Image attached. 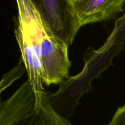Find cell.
I'll return each instance as SVG.
<instances>
[{"instance_id": "52a82bcc", "label": "cell", "mask_w": 125, "mask_h": 125, "mask_svg": "<svg viewBox=\"0 0 125 125\" xmlns=\"http://www.w3.org/2000/svg\"><path fill=\"white\" fill-rule=\"evenodd\" d=\"M73 1H74V2H75V1H78V0H73Z\"/></svg>"}, {"instance_id": "7a4b0ae2", "label": "cell", "mask_w": 125, "mask_h": 125, "mask_svg": "<svg viewBox=\"0 0 125 125\" xmlns=\"http://www.w3.org/2000/svg\"><path fill=\"white\" fill-rule=\"evenodd\" d=\"M0 125H73L53 107L45 91L40 103L28 81L0 104Z\"/></svg>"}, {"instance_id": "277c9868", "label": "cell", "mask_w": 125, "mask_h": 125, "mask_svg": "<svg viewBox=\"0 0 125 125\" xmlns=\"http://www.w3.org/2000/svg\"><path fill=\"white\" fill-rule=\"evenodd\" d=\"M125 0H78L74 7L81 26L113 19L124 11Z\"/></svg>"}, {"instance_id": "8992f818", "label": "cell", "mask_w": 125, "mask_h": 125, "mask_svg": "<svg viewBox=\"0 0 125 125\" xmlns=\"http://www.w3.org/2000/svg\"><path fill=\"white\" fill-rule=\"evenodd\" d=\"M109 125H125V104L117 110Z\"/></svg>"}, {"instance_id": "3957f363", "label": "cell", "mask_w": 125, "mask_h": 125, "mask_svg": "<svg viewBox=\"0 0 125 125\" xmlns=\"http://www.w3.org/2000/svg\"><path fill=\"white\" fill-rule=\"evenodd\" d=\"M51 30L68 45L81 28L73 0H31Z\"/></svg>"}, {"instance_id": "6da1fadb", "label": "cell", "mask_w": 125, "mask_h": 125, "mask_svg": "<svg viewBox=\"0 0 125 125\" xmlns=\"http://www.w3.org/2000/svg\"><path fill=\"white\" fill-rule=\"evenodd\" d=\"M17 26L24 31L37 50L42 65L43 84L62 83L68 76L71 62L68 46L53 32L31 0H16Z\"/></svg>"}, {"instance_id": "5b68a950", "label": "cell", "mask_w": 125, "mask_h": 125, "mask_svg": "<svg viewBox=\"0 0 125 125\" xmlns=\"http://www.w3.org/2000/svg\"><path fill=\"white\" fill-rule=\"evenodd\" d=\"M24 71L26 70L24 65L23 62H20L11 70L4 74L0 80V104L2 102L1 95L2 92L10 86L15 81L20 79L23 75Z\"/></svg>"}]
</instances>
